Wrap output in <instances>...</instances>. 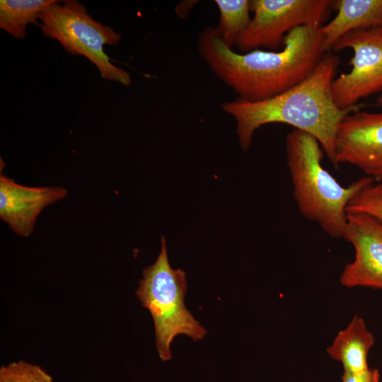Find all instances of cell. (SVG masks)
I'll return each mask as SVG.
<instances>
[{"mask_svg": "<svg viewBox=\"0 0 382 382\" xmlns=\"http://www.w3.org/2000/svg\"><path fill=\"white\" fill-rule=\"evenodd\" d=\"M320 27L293 29L284 37L281 51L257 49L237 53L224 44L215 28L209 26L199 35L197 50L238 98L258 101L295 86L311 74L325 52Z\"/></svg>", "mask_w": 382, "mask_h": 382, "instance_id": "6da1fadb", "label": "cell"}, {"mask_svg": "<svg viewBox=\"0 0 382 382\" xmlns=\"http://www.w3.org/2000/svg\"><path fill=\"white\" fill-rule=\"evenodd\" d=\"M339 63L336 55L325 54L305 80L277 96L258 101L238 98L221 104L222 110L236 122V133L242 149H249L255 132L262 126L287 124L313 136L337 168L335 141L337 127L345 117L361 107L357 104L342 110L335 104L331 84Z\"/></svg>", "mask_w": 382, "mask_h": 382, "instance_id": "7a4b0ae2", "label": "cell"}, {"mask_svg": "<svg viewBox=\"0 0 382 382\" xmlns=\"http://www.w3.org/2000/svg\"><path fill=\"white\" fill-rule=\"evenodd\" d=\"M323 152L310 134L296 129L287 133L286 163L300 213L330 237L342 238L349 202L375 180L366 176L342 186L323 166Z\"/></svg>", "mask_w": 382, "mask_h": 382, "instance_id": "3957f363", "label": "cell"}, {"mask_svg": "<svg viewBox=\"0 0 382 382\" xmlns=\"http://www.w3.org/2000/svg\"><path fill=\"white\" fill-rule=\"evenodd\" d=\"M186 291L185 272L171 267L166 241L162 237L160 253L156 261L144 270L136 295L151 315L156 347L163 361L170 359V345L177 335H185L197 341L207 333L186 308Z\"/></svg>", "mask_w": 382, "mask_h": 382, "instance_id": "277c9868", "label": "cell"}, {"mask_svg": "<svg viewBox=\"0 0 382 382\" xmlns=\"http://www.w3.org/2000/svg\"><path fill=\"white\" fill-rule=\"evenodd\" d=\"M57 1L40 13L38 25L42 34L59 42L73 55H83L99 70L103 79L129 86L130 74L114 65L104 51L106 45H117L121 35L111 27L93 19L76 0Z\"/></svg>", "mask_w": 382, "mask_h": 382, "instance_id": "5b68a950", "label": "cell"}, {"mask_svg": "<svg viewBox=\"0 0 382 382\" xmlns=\"http://www.w3.org/2000/svg\"><path fill=\"white\" fill-rule=\"evenodd\" d=\"M328 0H253L254 16L236 43L248 52L261 47L277 49L284 37L301 25L320 27L330 5Z\"/></svg>", "mask_w": 382, "mask_h": 382, "instance_id": "8992f818", "label": "cell"}, {"mask_svg": "<svg viewBox=\"0 0 382 382\" xmlns=\"http://www.w3.org/2000/svg\"><path fill=\"white\" fill-rule=\"evenodd\" d=\"M352 48L354 56L348 73L335 78L331 84L333 101L340 109L357 105L365 97L382 91V31L380 28L352 31L333 46L337 51Z\"/></svg>", "mask_w": 382, "mask_h": 382, "instance_id": "52a82bcc", "label": "cell"}, {"mask_svg": "<svg viewBox=\"0 0 382 382\" xmlns=\"http://www.w3.org/2000/svg\"><path fill=\"white\" fill-rule=\"evenodd\" d=\"M335 156L337 168L350 164L382 183V112L357 110L345 117L337 127Z\"/></svg>", "mask_w": 382, "mask_h": 382, "instance_id": "ba28073f", "label": "cell"}, {"mask_svg": "<svg viewBox=\"0 0 382 382\" xmlns=\"http://www.w3.org/2000/svg\"><path fill=\"white\" fill-rule=\"evenodd\" d=\"M353 246L354 260L340 277L347 288L382 290V221L361 212H347L343 237Z\"/></svg>", "mask_w": 382, "mask_h": 382, "instance_id": "9c48e42d", "label": "cell"}, {"mask_svg": "<svg viewBox=\"0 0 382 382\" xmlns=\"http://www.w3.org/2000/svg\"><path fill=\"white\" fill-rule=\"evenodd\" d=\"M60 186L28 187L0 174V219L17 235L27 238L38 215L47 206L67 195Z\"/></svg>", "mask_w": 382, "mask_h": 382, "instance_id": "30bf717a", "label": "cell"}, {"mask_svg": "<svg viewBox=\"0 0 382 382\" xmlns=\"http://www.w3.org/2000/svg\"><path fill=\"white\" fill-rule=\"evenodd\" d=\"M337 13L319 28L325 52L332 50L346 34L382 26V0H339L333 1Z\"/></svg>", "mask_w": 382, "mask_h": 382, "instance_id": "8fae6325", "label": "cell"}, {"mask_svg": "<svg viewBox=\"0 0 382 382\" xmlns=\"http://www.w3.org/2000/svg\"><path fill=\"white\" fill-rule=\"evenodd\" d=\"M374 343V337L364 318L356 313L346 328L337 333L326 352L342 364L344 370L360 372L369 368L368 354Z\"/></svg>", "mask_w": 382, "mask_h": 382, "instance_id": "7c38bea8", "label": "cell"}, {"mask_svg": "<svg viewBox=\"0 0 382 382\" xmlns=\"http://www.w3.org/2000/svg\"><path fill=\"white\" fill-rule=\"evenodd\" d=\"M56 0H1L0 28L18 39L26 37L27 26L37 24L40 13Z\"/></svg>", "mask_w": 382, "mask_h": 382, "instance_id": "4fadbf2b", "label": "cell"}, {"mask_svg": "<svg viewBox=\"0 0 382 382\" xmlns=\"http://www.w3.org/2000/svg\"><path fill=\"white\" fill-rule=\"evenodd\" d=\"M214 2L219 11V21L215 29L224 44L232 48L250 23V1L215 0Z\"/></svg>", "mask_w": 382, "mask_h": 382, "instance_id": "5bb4252c", "label": "cell"}, {"mask_svg": "<svg viewBox=\"0 0 382 382\" xmlns=\"http://www.w3.org/2000/svg\"><path fill=\"white\" fill-rule=\"evenodd\" d=\"M0 382H54L42 367L25 361H13L0 369Z\"/></svg>", "mask_w": 382, "mask_h": 382, "instance_id": "9a60e30c", "label": "cell"}, {"mask_svg": "<svg viewBox=\"0 0 382 382\" xmlns=\"http://www.w3.org/2000/svg\"><path fill=\"white\" fill-rule=\"evenodd\" d=\"M373 185L366 187L349 202L347 212L364 213L382 221V193L376 191Z\"/></svg>", "mask_w": 382, "mask_h": 382, "instance_id": "2e32d148", "label": "cell"}, {"mask_svg": "<svg viewBox=\"0 0 382 382\" xmlns=\"http://www.w3.org/2000/svg\"><path fill=\"white\" fill-rule=\"evenodd\" d=\"M341 378V382H379L380 373L375 368H369L360 372L344 370Z\"/></svg>", "mask_w": 382, "mask_h": 382, "instance_id": "e0dca14e", "label": "cell"}, {"mask_svg": "<svg viewBox=\"0 0 382 382\" xmlns=\"http://www.w3.org/2000/svg\"><path fill=\"white\" fill-rule=\"evenodd\" d=\"M373 187L378 192L382 193V183L377 185H373Z\"/></svg>", "mask_w": 382, "mask_h": 382, "instance_id": "ac0fdd59", "label": "cell"}, {"mask_svg": "<svg viewBox=\"0 0 382 382\" xmlns=\"http://www.w3.org/2000/svg\"><path fill=\"white\" fill-rule=\"evenodd\" d=\"M377 104L382 106V94H381L377 99Z\"/></svg>", "mask_w": 382, "mask_h": 382, "instance_id": "d6986e66", "label": "cell"}, {"mask_svg": "<svg viewBox=\"0 0 382 382\" xmlns=\"http://www.w3.org/2000/svg\"><path fill=\"white\" fill-rule=\"evenodd\" d=\"M380 28H381V31H382V26H381Z\"/></svg>", "mask_w": 382, "mask_h": 382, "instance_id": "ffe728a7", "label": "cell"}]
</instances>
